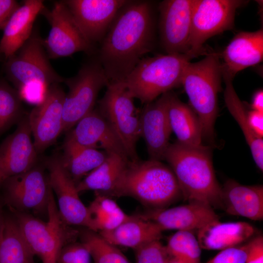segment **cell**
Returning a JSON list of instances; mask_svg holds the SVG:
<instances>
[{
  "label": "cell",
  "instance_id": "6da1fadb",
  "mask_svg": "<svg viewBox=\"0 0 263 263\" xmlns=\"http://www.w3.org/2000/svg\"><path fill=\"white\" fill-rule=\"evenodd\" d=\"M152 8L147 0H129L101 40L97 59L109 82L122 81L153 46Z\"/></svg>",
  "mask_w": 263,
  "mask_h": 263
},
{
  "label": "cell",
  "instance_id": "7a4b0ae2",
  "mask_svg": "<svg viewBox=\"0 0 263 263\" xmlns=\"http://www.w3.org/2000/svg\"><path fill=\"white\" fill-rule=\"evenodd\" d=\"M164 160L169 164L186 200L211 207L221 205L222 188L215 176L208 147L170 143Z\"/></svg>",
  "mask_w": 263,
  "mask_h": 263
},
{
  "label": "cell",
  "instance_id": "3957f363",
  "mask_svg": "<svg viewBox=\"0 0 263 263\" xmlns=\"http://www.w3.org/2000/svg\"><path fill=\"white\" fill-rule=\"evenodd\" d=\"M181 192L170 167L160 161L129 160L112 196H128L154 209L165 208Z\"/></svg>",
  "mask_w": 263,
  "mask_h": 263
},
{
  "label": "cell",
  "instance_id": "277c9868",
  "mask_svg": "<svg viewBox=\"0 0 263 263\" xmlns=\"http://www.w3.org/2000/svg\"><path fill=\"white\" fill-rule=\"evenodd\" d=\"M201 60L189 62L182 76L181 84L192 109L202 126L203 137L213 139L218 113V94L223 78L220 56L209 53Z\"/></svg>",
  "mask_w": 263,
  "mask_h": 263
},
{
  "label": "cell",
  "instance_id": "5b68a950",
  "mask_svg": "<svg viewBox=\"0 0 263 263\" xmlns=\"http://www.w3.org/2000/svg\"><path fill=\"white\" fill-rule=\"evenodd\" d=\"M192 58L176 54L144 57L122 81L134 98L147 104L181 84L184 69Z\"/></svg>",
  "mask_w": 263,
  "mask_h": 263
},
{
  "label": "cell",
  "instance_id": "8992f818",
  "mask_svg": "<svg viewBox=\"0 0 263 263\" xmlns=\"http://www.w3.org/2000/svg\"><path fill=\"white\" fill-rule=\"evenodd\" d=\"M12 212L26 244L34 256L41 259L57 254L63 246L73 242L77 233L61 218L53 193L49 201L46 221L28 213Z\"/></svg>",
  "mask_w": 263,
  "mask_h": 263
},
{
  "label": "cell",
  "instance_id": "52a82bcc",
  "mask_svg": "<svg viewBox=\"0 0 263 263\" xmlns=\"http://www.w3.org/2000/svg\"><path fill=\"white\" fill-rule=\"evenodd\" d=\"M37 29L23 45L6 59L4 71L6 78L19 90L31 85L49 87L63 82L64 78L52 67Z\"/></svg>",
  "mask_w": 263,
  "mask_h": 263
},
{
  "label": "cell",
  "instance_id": "ba28073f",
  "mask_svg": "<svg viewBox=\"0 0 263 263\" xmlns=\"http://www.w3.org/2000/svg\"><path fill=\"white\" fill-rule=\"evenodd\" d=\"M106 87L97 109L119 137L129 159L138 160L136 148L141 130L135 98L123 81L110 82Z\"/></svg>",
  "mask_w": 263,
  "mask_h": 263
},
{
  "label": "cell",
  "instance_id": "9c48e42d",
  "mask_svg": "<svg viewBox=\"0 0 263 263\" xmlns=\"http://www.w3.org/2000/svg\"><path fill=\"white\" fill-rule=\"evenodd\" d=\"M69 89L63 112V132L68 131L94 109L99 91L109 81L97 58L85 63L76 75L64 78Z\"/></svg>",
  "mask_w": 263,
  "mask_h": 263
},
{
  "label": "cell",
  "instance_id": "30bf717a",
  "mask_svg": "<svg viewBox=\"0 0 263 263\" xmlns=\"http://www.w3.org/2000/svg\"><path fill=\"white\" fill-rule=\"evenodd\" d=\"M248 1L194 0L187 54L192 58L204 54L203 44L210 38L233 29L237 9Z\"/></svg>",
  "mask_w": 263,
  "mask_h": 263
},
{
  "label": "cell",
  "instance_id": "8fae6325",
  "mask_svg": "<svg viewBox=\"0 0 263 263\" xmlns=\"http://www.w3.org/2000/svg\"><path fill=\"white\" fill-rule=\"evenodd\" d=\"M0 188L3 201L12 211H31L48 217L49 201L53 192L42 167L37 164L25 172L9 178Z\"/></svg>",
  "mask_w": 263,
  "mask_h": 263
},
{
  "label": "cell",
  "instance_id": "7c38bea8",
  "mask_svg": "<svg viewBox=\"0 0 263 263\" xmlns=\"http://www.w3.org/2000/svg\"><path fill=\"white\" fill-rule=\"evenodd\" d=\"M40 14L51 25L43 44L49 58L67 57L75 53H92V44L83 34L63 1H56L51 9L45 7Z\"/></svg>",
  "mask_w": 263,
  "mask_h": 263
},
{
  "label": "cell",
  "instance_id": "4fadbf2b",
  "mask_svg": "<svg viewBox=\"0 0 263 263\" xmlns=\"http://www.w3.org/2000/svg\"><path fill=\"white\" fill-rule=\"evenodd\" d=\"M49 183L56 196L58 210L68 225L81 226L90 229L88 207L81 200L76 185L65 169L61 154L52 155L45 159Z\"/></svg>",
  "mask_w": 263,
  "mask_h": 263
},
{
  "label": "cell",
  "instance_id": "5bb4252c",
  "mask_svg": "<svg viewBox=\"0 0 263 263\" xmlns=\"http://www.w3.org/2000/svg\"><path fill=\"white\" fill-rule=\"evenodd\" d=\"M65 95L59 83L52 84L43 101L28 114L34 144L38 154L53 144L63 132Z\"/></svg>",
  "mask_w": 263,
  "mask_h": 263
},
{
  "label": "cell",
  "instance_id": "9a60e30c",
  "mask_svg": "<svg viewBox=\"0 0 263 263\" xmlns=\"http://www.w3.org/2000/svg\"><path fill=\"white\" fill-rule=\"evenodd\" d=\"M194 0H165L160 2L159 30L167 54H187Z\"/></svg>",
  "mask_w": 263,
  "mask_h": 263
},
{
  "label": "cell",
  "instance_id": "2e32d148",
  "mask_svg": "<svg viewBox=\"0 0 263 263\" xmlns=\"http://www.w3.org/2000/svg\"><path fill=\"white\" fill-rule=\"evenodd\" d=\"M28 114L0 145V187L7 179L25 172L38 162V153L31 139Z\"/></svg>",
  "mask_w": 263,
  "mask_h": 263
},
{
  "label": "cell",
  "instance_id": "e0dca14e",
  "mask_svg": "<svg viewBox=\"0 0 263 263\" xmlns=\"http://www.w3.org/2000/svg\"><path fill=\"white\" fill-rule=\"evenodd\" d=\"M77 24L94 44L101 41L127 0H64Z\"/></svg>",
  "mask_w": 263,
  "mask_h": 263
},
{
  "label": "cell",
  "instance_id": "ac0fdd59",
  "mask_svg": "<svg viewBox=\"0 0 263 263\" xmlns=\"http://www.w3.org/2000/svg\"><path fill=\"white\" fill-rule=\"evenodd\" d=\"M139 215L155 223L162 231H198L208 224L219 220L212 207L196 202L169 208L153 209Z\"/></svg>",
  "mask_w": 263,
  "mask_h": 263
},
{
  "label": "cell",
  "instance_id": "d6986e66",
  "mask_svg": "<svg viewBox=\"0 0 263 263\" xmlns=\"http://www.w3.org/2000/svg\"><path fill=\"white\" fill-rule=\"evenodd\" d=\"M75 126L66 139L85 147L117 153L129 158L119 137L97 108L81 118Z\"/></svg>",
  "mask_w": 263,
  "mask_h": 263
},
{
  "label": "cell",
  "instance_id": "ffe728a7",
  "mask_svg": "<svg viewBox=\"0 0 263 263\" xmlns=\"http://www.w3.org/2000/svg\"><path fill=\"white\" fill-rule=\"evenodd\" d=\"M167 93L145 104L140 115L141 137L144 138L150 159L164 160L172 132L167 110Z\"/></svg>",
  "mask_w": 263,
  "mask_h": 263
},
{
  "label": "cell",
  "instance_id": "44dd1931",
  "mask_svg": "<svg viewBox=\"0 0 263 263\" xmlns=\"http://www.w3.org/2000/svg\"><path fill=\"white\" fill-rule=\"evenodd\" d=\"M223 76L233 79L240 71L254 66L263 58V30L236 34L221 55Z\"/></svg>",
  "mask_w": 263,
  "mask_h": 263
},
{
  "label": "cell",
  "instance_id": "7402d4cb",
  "mask_svg": "<svg viewBox=\"0 0 263 263\" xmlns=\"http://www.w3.org/2000/svg\"><path fill=\"white\" fill-rule=\"evenodd\" d=\"M44 7L43 0H26L13 13L3 29L0 41V53L5 60L30 37L35 20Z\"/></svg>",
  "mask_w": 263,
  "mask_h": 263
},
{
  "label": "cell",
  "instance_id": "603a6c76",
  "mask_svg": "<svg viewBox=\"0 0 263 263\" xmlns=\"http://www.w3.org/2000/svg\"><path fill=\"white\" fill-rule=\"evenodd\" d=\"M221 206L229 214L254 221L263 219V187L229 180L222 188Z\"/></svg>",
  "mask_w": 263,
  "mask_h": 263
},
{
  "label": "cell",
  "instance_id": "cb8c5ba5",
  "mask_svg": "<svg viewBox=\"0 0 263 263\" xmlns=\"http://www.w3.org/2000/svg\"><path fill=\"white\" fill-rule=\"evenodd\" d=\"M255 232L254 227L245 222H212L197 231L201 248L222 250L242 245Z\"/></svg>",
  "mask_w": 263,
  "mask_h": 263
},
{
  "label": "cell",
  "instance_id": "d4e9b609",
  "mask_svg": "<svg viewBox=\"0 0 263 263\" xmlns=\"http://www.w3.org/2000/svg\"><path fill=\"white\" fill-rule=\"evenodd\" d=\"M162 232L153 222L140 215H129L114 228L98 233L116 246L135 250L149 243L160 240Z\"/></svg>",
  "mask_w": 263,
  "mask_h": 263
},
{
  "label": "cell",
  "instance_id": "484cf974",
  "mask_svg": "<svg viewBox=\"0 0 263 263\" xmlns=\"http://www.w3.org/2000/svg\"><path fill=\"white\" fill-rule=\"evenodd\" d=\"M167 110L172 132L180 144L192 147L204 146L200 121L192 108L170 91L167 93Z\"/></svg>",
  "mask_w": 263,
  "mask_h": 263
},
{
  "label": "cell",
  "instance_id": "4316f807",
  "mask_svg": "<svg viewBox=\"0 0 263 263\" xmlns=\"http://www.w3.org/2000/svg\"><path fill=\"white\" fill-rule=\"evenodd\" d=\"M129 160L117 153L107 152L103 162L76 184L77 191L94 190L111 196Z\"/></svg>",
  "mask_w": 263,
  "mask_h": 263
},
{
  "label": "cell",
  "instance_id": "83f0119b",
  "mask_svg": "<svg viewBox=\"0 0 263 263\" xmlns=\"http://www.w3.org/2000/svg\"><path fill=\"white\" fill-rule=\"evenodd\" d=\"M63 150V165L76 185L99 166L107 155L104 151L85 147L66 138Z\"/></svg>",
  "mask_w": 263,
  "mask_h": 263
},
{
  "label": "cell",
  "instance_id": "f1b7e54d",
  "mask_svg": "<svg viewBox=\"0 0 263 263\" xmlns=\"http://www.w3.org/2000/svg\"><path fill=\"white\" fill-rule=\"evenodd\" d=\"M223 78L225 84L224 98L226 106L241 128L257 166L263 171V139L251 130L247 119V112L234 90L232 79L225 76Z\"/></svg>",
  "mask_w": 263,
  "mask_h": 263
},
{
  "label": "cell",
  "instance_id": "f546056e",
  "mask_svg": "<svg viewBox=\"0 0 263 263\" xmlns=\"http://www.w3.org/2000/svg\"><path fill=\"white\" fill-rule=\"evenodd\" d=\"M13 216L4 214L0 236V263H34Z\"/></svg>",
  "mask_w": 263,
  "mask_h": 263
},
{
  "label": "cell",
  "instance_id": "4dcf8cb0",
  "mask_svg": "<svg viewBox=\"0 0 263 263\" xmlns=\"http://www.w3.org/2000/svg\"><path fill=\"white\" fill-rule=\"evenodd\" d=\"M88 208L90 230L96 232L114 228L129 216L109 196L96 192L94 199Z\"/></svg>",
  "mask_w": 263,
  "mask_h": 263
},
{
  "label": "cell",
  "instance_id": "1f68e13d",
  "mask_svg": "<svg viewBox=\"0 0 263 263\" xmlns=\"http://www.w3.org/2000/svg\"><path fill=\"white\" fill-rule=\"evenodd\" d=\"M25 114L18 90L0 78V136L18 124Z\"/></svg>",
  "mask_w": 263,
  "mask_h": 263
},
{
  "label": "cell",
  "instance_id": "d6a6232c",
  "mask_svg": "<svg viewBox=\"0 0 263 263\" xmlns=\"http://www.w3.org/2000/svg\"><path fill=\"white\" fill-rule=\"evenodd\" d=\"M80 233L81 242L88 249L94 263H130L116 246L99 233L86 228Z\"/></svg>",
  "mask_w": 263,
  "mask_h": 263
},
{
  "label": "cell",
  "instance_id": "836d02e7",
  "mask_svg": "<svg viewBox=\"0 0 263 263\" xmlns=\"http://www.w3.org/2000/svg\"><path fill=\"white\" fill-rule=\"evenodd\" d=\"M165 247L169 256L181 263H200L202 248L192 232L177 231Z\"/></svg>",
  "mask_w": 263,
  "mask_h": 263
},
{
  "label": "cell",
  "instance_id": "e575fe53",
  "mask_svg": "<svg viewBox=\"0 0 263 263\" xmlns=\"http://www.w3.org/2000/svg\"><path fill=\"white\" fill-rule=\"evenodd\" d=\"M135 250L136 263H168L170 260L165 246L160 240L149 243Z\"/></svg>",
  "mask_w": 263,
  "mask_h": 263
},
{
  "label": "cell",
  "instance_id": "d590c367",
  "mask_svg": "<svg viewBox=\"0 0 263 263\" xmlns=\"http://www.w3.org/2000/svg\"><path fill=\"white\" fill-rule=\"evenodd\" d=\"M90 259L88 249L81 242H72L60 249L56 263H90Z\"/></svg>",
  "mask_w": 263,
  "mask_h": 263
},
{
  "label": "cell",
  "instance_id": "8d00e7d4",
  "mask_svg": "<svg viewBox=\"0 0 263 263\" xmlns=\"http://www.w3.org/2000/svg\"><path fill=\"white\" fill-rule=\"evenodd\" d=\"M245 257V245H240L221 250L207 263H244Z\"/></svg>",
  "mask_w": 263,
  "mask_h": 263
},
{
  "label": "cell",
  "instance_id": "74e56055",
  "mask_svg": "<svg viewBox=\"0 0 263 263\" xmlns=\"http://www.w3.org/2000/svg\"><path fill=\"white\" fill-rule=\"evenodd\" d=\"M244 263H263V237L258 235L245 244Z\"/></svg>",
  "mask_w": 263,
  "mask_h": 263
},
{
  "label": "cell",
  "instance_id": "f35d334b",
  "mask_svg": "<svg viewBox=\"0 0 263 263\" xmlns=\"http://www.w3.org/2000/svg\"><path fill=\"white\" fill-rule=\"evenodd\" d=\"M20 4L15 0H0V30L5 28Z\"/></svg>",
  "mask_w": 263,
  "mask_h": 263
},
{
  "label": "cell",
  "instance_id": "ab89813d",
  "mask_svg": "<svg viewBox=\"0 0 263 263\" xmlns=\"http://www.w3.org/2000/svg\"><path fill=\"white\" fill-rule=\"evenodd\" d=\"M247 114L248 123L251 130L258 137L262 138L263 136V113L251 110L247 112Z\"/></svg>",
  "mask_w": 263,
  "mask_h": 263
},
{
  "label": "cell",
  "instance_id": "60d3db41",
  "mask_svg": "<svg viewBox=\"0 0 263 263\" xmlns=\"http://www.w3.org/2000/svg\"><path fill=\"white\" fill-rule=\"evenodd\" d=\"M250 106L252 110L263 113V91L262 89L257 91L254 94Z\"/></svg>",
  "mask_w": 263,
  "mask_h": 263
},
{
  "label": "cell",
  "instance_id": "b9f144b4",
  "mask_svg": "<svg viewBox=\"0 0 263 263\" xmlns=\"http://www.w3.org/2000/svg\"><path fill=\"white\" fill-rule=\"evenodd\" d=\"M58 253L41 259L42 263H56V258Z\"/></svg>",
  "mask_w": 263,
  "mask_h": 263
},
{
  "label": "cell",
  "instance_id": "7bdbcfd3",
  "mask_svg": "<svg viewBox=\"0 0 263 263\" xmlns=\"http://www.w3.org/2000/svg\"><path fill=\"white\" fill-rule=\"evenodd\" d=\"M2 201L0 200V236L2 230L4 213L3 210V205Z\"/></svg>",
  "mask_w": 263,
  "mask_h": 263
},
{
  "label": "cell",
  "instance_id": "ee69618b",
  "mask_svg": "<svg viewBox=\"0 0 263 263\" xmlns=\"http://www.w3.org/2000/svg\"><path fill=\"white\" fill-rule=\"evenodd\" d=\"M168 263H181L175 259H172L171 260H169Z\"/></svg>",
  "mask_w": 263,
  "mask_h": 263
},
{
  "label": "cell",
  "instance_id": "f6af8a7d",
  "mask_svg": "<svg viewBox=\"0 0 263 263\" xmlns=\"http://www.w3.org/2000/svg\"><path fill=\"white\" fill-rule=\"evenodd\" d=\"M4 58V56H3L2 55H1L0 53V61H1L3 60V59ZM5 59V58H4Z\"/></svg>",
  "mask_w": 263,
  "mask_h": 263
}]
</instances>
